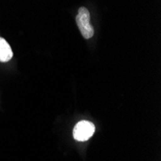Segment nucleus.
<instances>
[{"label": "nucleus", "instance_id": "obj_2", "mask_svg": "<svg viewBox=\"0 0 161 161\" xmlns=\"http://www.w3.org/2000/svg\"><path fill=\"white\" fill-rule=\"evenodd\" d=\"M96 127L89 121H81L77 123L74 128V138L76 141L84 142L89 140L95 133Z\"/></svg>", "mask_w": 161, "mask_h": 161}, {"label": "nucleus", "instance_id": "obj_3", "mask_svg": "<svg viewBox=\"0 0 161 161\" xmlns=\"http://www.w3.org/2000/svg\"><path fill=\"white\" fill-rule=\"evenodd\" d=\"M13 57V50L9 42L3 38L0 37V62L6 63L10 61Z\"/></svg>", "mask_w": 161, "mask_h": 161}, {"label": "nucleus", "instance_id": "obj_1", "mask_svg": "<svg viewBox=\"0 0 161 161\" xmlns=\"http://www.w3.org/2000/svg\"><path fill=\"white\" fill-rule=\"evenodd\" d=\"M90 19H91V17H90V13L88 11V9H86L85 7L79 8L75 20H76V24L79 28L82 36L85 39H91L95 33L94 27L91 24Z\"/></svg>", "mask_w": 161, "mask_h": 161}]
</instances>
